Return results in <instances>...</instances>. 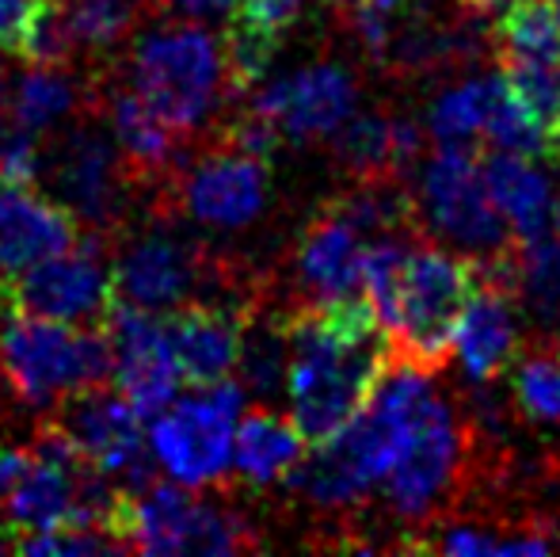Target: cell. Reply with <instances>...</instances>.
I'll return each mask as SVG.
<instances>
[{"mask_svg":"<svg viewBox=\"0 0 560 557\" xmlns=\"http://www.w3.org/2000/svg\"><path fill=\"white\" fill-rule=\"evenodd\" d=\"M290 420L305 443L332 439L377 390L397 348L362 298L313 302L282 321Z\"/></svg>","mask_w":560,"mask_h":557,"instance_id":"1","label":"cell"},{"mask_svg":"<svg viewBox=\"0 0 560 557\" xmlns=\"http://www.w3.org/2000/svg\"><path fill=\"white\" fill-rule=\"evenodd\" d=\"M480 260L443 245L374 237L362 264V302L389 333L397 359L439 371L454 356V325L480 287Z\"/></svg>","mask_w":560,"mask_h":557,"instance_id":"2","label":"cell"},{"mask_svg":"<svg viewBox=\"0 0 560 557\" xmlns=\"http://www.w3.org/2000/svg\"><path fill=\"white\" fill-rule=\"evenodd\" d=\"M428 374L408 359H393L370 402L332 439L313 443V454H302L287 481L317 508H347L374 492L412 428L439 402Z\"/></svg>","mask_w":560,"mask_h":557,"instance_id":"3","label":"cell"},{"mask_svg":"<svg viewBox=\"0 0 560 557\" xmlns=\"http://www.w3.org/2000/svg\"><path fill=\"white\" fill-rule=\"evenodd\" d=\"M130 38L126 84L141 92L176 135H199L222 112L229 89H236L225 43L191 15L161 20Z\"/></svg>","mask_w":560,"mask_h":557,"instance_id":"4","label":"cell"},{"mask_svg":"<svg viewBox=\"0 0 560 557\" xmlns=\"http://www.w3.org/2000/svg\"><path fill=\"white\" fill-rule=\"evenodd\" d=\"M0 371L8 394L23 409L50 413L77 390L107 386L115 371V348L107 325H66L8 313L0 325Z\"/></svg>","mask_w":560,"mask_h":557,"instance_id":"5","label":"cell"},{"mask_svg":"<svg viewBox=\"0 0 560 557\" xmlns=\"http://www.w3.org/2000/svg\"><path fill=\"white\" fill-rule=\"evenodd\" d=\"M107 535L122 554H241L252 535L241 515L199 500L187 485L118 489Z\"/></svg>","mask_w":560,"mask_h":557,"instance_id":"6","label":"cell"},{"mask_svg":"<svg viewBox=\"0 0 560 557\" xmlns=\"http://www.w3.org/2000/svg\"><path fill=\"white\" fill-rule=\"evenodd\" d=\"M43 169L50 172L58 202L73 210L84 230L107 241L122 233V214L133 184L122 169V156H118L96 96L81 115L69 119V130H61L50 149L43 146Z\"/></svg>","mask_w":560,"mask_h":557,"instance_id":"7","label":"cell"},{"mask_svg":"<svg viewBox=\"0 0 560 557\" xmlns=\"http://www.w3.org/2000/svg\"><path fill=\"white\" fill-rule=\"evenodd\" d=\"M244 413V386L222 379L214 386H195L191 397L172 402L149 420L153 462L187 489L218 485L233 469V436Z\"/></svg>","mask_w":560,"mask_h":557,"instance_id":"8","label":"cell"},{"mask_svg":"<svg viewBox=\"0 0 560 557\" xmlns=\"http://www.w3.org/2000/svg\"><path fill=\"white\" fill-rule=\"evenodd\" d=\"M115 305L118 294L107 260V237L89 230L66 253H54L0 279V317L27 313L66 325H107Z\"/></svg>","mask_w":560,"mask_h":557,"instance_id":"9","label":"cell"},{"mask_svg":"<svg viewBox=\"0 0 560 557\" xmlns=\"http://www.w3.org/2000/svg\"><path fill=\"white\" fill-rule=\"evenodd\" d=\"M412 210L435 237L465 256L472 253L477 260H500L515 245L508 222L488 195L485 164L472 156V149L439 146V153L420 172Z\"/></svg>","mask_w":560,"mask_h":557,"instance_id":"10","label":"cell"},{"mask_svg":"<svg viewBox=\"0 0 560 557\" xmlns=\"http://www.w3.org/2000/svg\"><path fill=\"white\" fill-rule=\"evenodd\" d=\"M271 164L233 141L218 138L187 169H176L161 192L164 210H179L210 230H244L267 210Z\"/></svg>","mask_w":560,"mask_h":557,"instance_id":"11","label":"cell"},{"mask_svg":"<svg viewBox=\"0 0 560 557\" xmlns=\"http://www.w3.org/2000/svg\"><path fill=\"white\" fill-rule=\"evenodd\" d=\"M58 431L69 439L77 459L100 474H122L126 489H141L153 481V451H149L145 420L133 413V405L107 382L69 394L50 409Z\"/></svg>","mask_w":560,"mask_h":557,"instance_id":"12","label":"cell"},{"mask_svg":"<svg viewBox=\"0 0 560 557\" xmlns=\"http://www.w3.org/2000/svg\"><path fill=\"white\" fill-rule=\"evenodd\" d=\"M112 276L118 302L164 317V313L184 310L199 294L207 279V260L184 233H176L168 218H161L118 241Z\"/></svg>","mask_w":560,"mask_h":557,"instance_id":"13","label":"cell"},{"mask_svg":"<svg viewBox=\"0 0 560 557\" xmlns=\"http://www.w3.org/2000/svg\"><path fill=\"white\" fill-rule=\"evenodd\" d=\"M107 336L115 348L112 386L149 423L156 413L176 402V390L184 382L176 367V351H172L168 321L161 313H145L118 302L107 317Z\"/></svg>","mask_w":560,"mask_h":557,"instance_id":"14","label":"cell"},{"mask_svg":"<svg viewBox=\"0 0 560 557\" xmlns=\"http://www.w3.org/2000/svg\"><path fill=\"white\" fill-rule=\"evenodd\" d=\"M354 104H359V84L332 61L279 77L252 96V112L271 123L275 135L287 141L336 138V130L354 115Z\"/></svg>","mask_w":560,"mask_h":557,"instance_id":"15","label":"cell"},{"mask_svg":"<svg viewBox=\"0 0 560 557\" xmlns=\"http://www.w3.org/2000/svg\"><path fill=\"white\" fill-rule=\"evenodd\" d=\"M462 428H457L450 405L439 397L412 428V436L405 439L397 462L389 466L377 489L385 492L393 512H400L405 520H420L431 508H439V500L450 492L457 469H462Z\"/></svg>","mask_w":560,"mask_h":557,"instance_id":"16","label":"cell"},{"mask_svg":"<svg viewBox=\"0 0 560 557\" xmlns=\"http://www.w3.org/2000/svg\"><path fill=\"white\" fill-rule=\"evenodd\" d=\"M511 253L500 260H480L485 276L472 298L465 302L462 317L454 325V356L462 363L465 379L492 382L511 367L518 351V313L515 290H511Z\"/></svg>","mask_w":560,"mask_h":557,"instance_id":"17","label":"cell"},{"mask_svg":"<svg viewBox=\"0 0 560 557\" xmlns=\"http://www.w3.org/2000/svg\"><path fill=\"white\" fill-rule=\"evenodd\" d=\"M92 96H96L100 112H104L130 184L164 192L172 172L179 169V138L184 135H176L130 84L92 81Z\"/></svg>","mask_w":560,"mask_h":557,"instance_id":"18","label":"cell"},{"mask_svg":"<svg viewBox=\"0 0 560 557\" xmlns=\"http://www.w3.org/2000/svg\"><path fill=\"white\" fill-rule=\"evenodd\" d=\"M81 237L84 225L69 207L43 195L35 184L0 179V279L66 253Z\"/></svg>","mask_w":560,"mask_h":557,"instance_id":"19","label":"cell"},{"mask_svg":"<svg viewBox=\"0 0 560 557\" xmlns=\"http://www.w3.org/2000/svg\"><path fill=\"white\" fill-rule=\"evenodd\" d=\"M244 313L218 302H187L172 313L168 333L176 351L179 379L187 386H214L233 379L244 348Z\"/></svg>","mask_w":560,"mask_h":557,"instance_id":"20","label":"cell"},{"mask_svg":"<svg viewBox=\"0 0 560 557\" xmlns=\"http://www.w3.org/2000/svg\"><path fill=\"white\" fill-rule=\"evenodd\" d=\"M480 164H485L488 195H492L495 210H500L503 222H508L515 245L553 230L557 187H553V179H549V172L538 164V156L492 153Z\"/></svg>","mask_w":560,"mask_h":557,"instance_id":"21","label":"cell"},{"mask_svg":"<svg viewBox=\"0 0 560 557\" xmlns=\"http://www.w3.org/2000/svg\"><path fill=\"white\" fill-rule=\"evenodd\" d=\"M305 12V0H236L225 27V58L236 89L267 77L282 38Z\"/></svg>","mask_w":560,"mask_h":557,"instance_id":"22","label":"cell"},{"mask_svg":"<svg viewBox=\"0 0 560 557\" xmlns=\"http://www.w3.org/2000/svg\"><path fill=\"white\" fill-rule=\"evenodd\" d=\"M423 149V130L408 119L389 115H359L354 112L336 130V153L354 176L366 179H397Z\"/></svg>","mask_w":560,"mask_h":557,"instance_id":"23","label":"cell"},{"mask_svg":"<svg viewBox=\"0 0 560 557\" xmlns=\"http://www.w3.org/2000/svg\"><path fill=\"white\" fill-rule=\"evenodd\" d=\"M305 436L294 420L279 417L275 409H248L236 420L233 436V466L244 481L275 485L294 474L305 454Z\"/></svg>","mask_w":560,"mask_h":557,"instance_id":"24","label":"cell"},{"mask_svg":"<svg viewBox=\"0 0 560 557\" xmlns=\"http://www.w3.org/2000/svg\"><path fill=\"white\" fill-rule=\"evenodd\" d=\"M503 96H508L503 73H477L450 84L428 107V135L435 138V146L472 149L477 141H485L488 123L503 104Z\"/></svg>","mask_w":560,"mask_h":557,"instance_id":"25","label":"cell"},{"mask_svg":"<svg viewBox=\"0 0 560 557\" xmlns=\"http://www.w3.org/2000/svg\"><path fill=\"white\" fill-rule=\"evenodd\" d=\"M511 290L523 294L530 313L546 325H560V233H541L534 241H518L511 256Z\"/></svg>","mask_w":560,"mask_h":557,"instance_id":"26","label":"cell"},{"mask_svg":"<svg viewBox=\"0 0 560 557\" xmlns=\"http://www.w3.org/2000/svg\"><path fill=\"white\" fill-rule=\"evenodd\" d=\"M518 409L530 420L560 423V340L523 356L511 374Z\"/></svg>","mask_w":560,"mask_h":557,"instance_id":"27","label":"cell"},{"mask_svg":"<svg viewBox=\"0 0 560 557\" xmlns=\"http://www.w3.org/2000/svg\"><path fill=\"white\" fill-rule=\"evenodd\" d=\"M485 141L495 149V153L541 156V153H549V127L515 96V92H511V84H508V96H503V104L495 107Z\"/></svg>","mask_w":560,"mask_h":557,"instance_id":"28","label":"cell"},{"mask_svg":"<svg viewBox=\"0 0 560 557\" xmlns=\"http://www.w3.org/2000/svg\"><path fill=\"white\" fill-rule=\"evenodd\" d=\"M553 538L546 535H488L480 527H450L435 538V550H443L450 557H508V554H553Z\"/></svg>","mask_w":560,"mask_h":557,"instance_id":"29","label":"cell"},{"mask_svg":"<svg viewBox=\"0 0 560 557\" xmlns=\"http://www.w3.org/2000/svg\"><path fill=\"white\" fill-rule=\"evenodd\" d=\"M46 0H0V58H20L35 15Z\"/></svg>","mask_w":560,"mask_h":557,"instance_id":"30","label":"cell"},{"mask_svg":"<svg viewBox=\"0 0 560 557\" xmlns=\"http://www.w3.org/2000/svg\"><path fill=\"white\" fill-rule=\"evenodd\" d=\"M164 8H172L176 15H191V20H210V15L233 12L236 0H161Z\"/></svg>","mask_w":560,"mask_h":557,"instance_id":"31","label":"cell"},{"mask_svg":"<svg viewBox=\"0 0 560 557\" xmlns=\"http://www.w3.org/2000/svg\"><path fill=\"white\" fill-rule=\"evenodd\" d=\"M23 466H27V446H12L0 439V500L15 485V477L23 474Z\"/></svg>","mask_w":560,"mask_h":557,"instance_id":"32","label":"cell"},{"mask_svg":"<svg viewBox=\"0 0 560 557\" xmlns=\"http://www.w3.org/2000/svg\"><path fill=\"white\" fill-rule=\"evenodd\" d=\"M549 153L560 161V112H557V119L549 123Z\"/></svg>","mask_w":560,"mask_h":557,"instance_id":"33","label":"cell"},{"mask_svg":"<svg viewBox=\"0 0 560 557\" xmlns=\"http://www.w3.org/2000/svg\"><path fill=\"white\" fill-rule=\"evenodd\" d=\"M553 225H557V233H560V195H557V207H553Z\"/></svg>","mask_w":560,"mask_h":557,"instance_id":"34","label":"cell"},{"mask_svg":"<svg viewBox=\"0 0 560 557\" xmlns=\"http://www.w3.org/2000/svg\"><path fill=\"white\" fill-rule=\"evenodd\" d=\"M328 4H336V8H354V0H328Z\"/></svg>","mask_w":560,"mask_h":557,"instance_id":"35","label":"cell"},{"mask_svg":"<svg viewBox=\"0 0 560 557\" xmlns=\"http://www.w3.org/2000/svg\"><path fill=\"white\" fill-rule=\"evenodd\" d=\"M549 8H553V15H557V27H560V0H549Z\"/></svg>","mask_w":560,"mask_h":557,"instance_id":"36","label":"cell"},{"mask_svg":"<svg viewBox=\"0 0 560 557\" xmlns=\"http://www.w3.org/2000/svg\"><path fill=\"white\" fill-rule=\"evenodd\" d=\"M8 394V382H4V371H0V397Z\"/></svg>","mask_w":560,"mask_h":557,"instance_id":"37","label":"cell"},{"mask_svg":"<svg viewBox=\"0 0 560 557\" xmlns=\"http://www.w3.org/2000/svg\"><path fill=\"white\" fill-rule=\"evenodd\" d=\"M8 550V546H4V538H0V554H4Z\"/></svg>","mask_w":560,"mask_h":557,"instance_id":"38","label":"cell"}]
</instances>
